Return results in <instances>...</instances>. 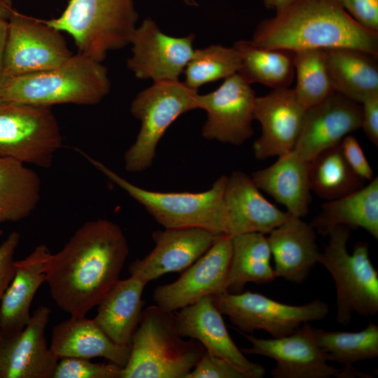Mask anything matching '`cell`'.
Instances as JSON below:
<instances>
[{
    "label": "cell",
    "instance_id": "obj_48",
    "mask_svg": "<svg viewBox=\"0 0 378 378\" xmlns=\"http://www.w3.org/2000/svg\"><path fill=\"white\" fill-rule=\"evenodd\" d=\"M2 234H3V232H2V230L0 229V237L1 236Z\"/></svg>",
    "mask_w": 378,
    "mask_h": 378
},
{
    "label": "cell",
    "instance_id": "obj_35",
    "mask_svg": "<svg viewBox=\"0 0 378 378\" xmlns=\"http://www.w3.org/2000/svg\"><path fill=\"white\" fill-rule=\"evenodd\" d=\"M239 68L240 57L233 46L215 44L195 49L183 71V83L190 88L198 90L204 84L237 74Z\"/></svg>",
    "mask_w": 378,
    "mask_h": 378
},
{
    "label": "cell",
    "instance_id": "obj_30",
    "mask_svg": "<svg viewBox=\"0 0 378 378\" xmlns=\"http://www.w3.org/2000/svg\"><path fill=\"white\" fill-rule=\"evenodd\" d=\"M38 174L16 160L0 156V224L29 216L40 201Z\"/></svg>",
    "mask_w": 378,
    "mask_h": 378
},
{
    "label": "cell",
    "instance_id": "obj_15",
    "mask_svg": "<svg viewBox=\"0 0 378 378\" xmlns=\"http://www.w3.org/2000/svg\"><path fill=\"white\" fill-rule=\"evenodd\" d=\"M231 255V237L219 234L211 248L178 279L155 288V304L174 312L204 297L225 292Z\"/></svg>",
    "mask_w": 378,
    "mask_h": 378
},
{
    "label": "cell",
    "instance_id": "obj_22",
    "mask_svg": "<svg viewBox=\"0 0 378 378\" xmlns=\"http://www.w3.org/2000/svg\"><path fill=\"white\" fill-rule=\"evenodd\" d=\"M267 237L275 263L276 277L302 283L318 262L320 251L315 229L301 218L289 214Z\"/></svg>",
    "mask_w": 378,
    "mask_h": 378
},
{
    "label": "cell",
    "instance_id": "obj_25",
    "mask_svg": "<svg viewBox=\"0 0 378 378\" xmlns=\"http://www.w3.org/2000/svg\"><path fill=\"white\" fill-rule=\"evenodd\" d=\"M251 177L259 190L284 205L290 215L302 218L308 214L312 202L309 162L293 150Z\"/></svg>",
    "mask_w": 378,
    "mask_h": 378
},
{
    "label": "cell",
    "instance_id": "obj_46",
    "mask_svg": "<svg viewBox=\"0 0 378 378\" xmlns=\"http://www.w3.org/2000/svg\"><path fill=\"white\" fill-rule=\"evenodd\" d=\"M6 2L9 4L10 6H12V0H5Z\"/></svg>",
    "mask_w": 378,
    "mask_h": 378
},
{
    "label": "cell",
    "instance_id": "obj_9",
    "mask_svg": "<svg viewBox=\"0 0 378 378\" xmlns=\"http://www.w3.org/2000/svg\"><path fill=\"white\" fill-rule=\"evenodd\" d=\"M62 145L61 130L50 106L0 105V156L48 169Z\"/></svg>",
    "mask_w": 378,
    "mask_h": 378
},
{
    "label": "cell",
    "instance_id": "obj_5",
    "mask_svg": "<svg viewBox=\"0 0 378 378\" xmlns=\"http://www.w3.org/2000/svg\"><path fill=\"white\" fill-rule=\"evenodd\" d=\"M138 18L134 0H69L59 17L43 20L69 34L78 53L102 62L130 44Z\"/></svg>",
    "mask_w": 378,
    "mask_h": 378
},
{
    "label": "cell",
    "instance_id": "obj_32",
    "mask_svg": "<svg viewBox=\"0 0 378 378\" xmlns=\"http://www.w3.org/2000/svg\"><path fill=\"white\" fill-rule=\"evenodd\" d=\"M319 347L326 354L328 361L342 364L340 378L372 377L358 372L353 364L359 360L378 356V326L371 321L367 327L357 332L327 331L314 328Z\"/></svg>",
    "mask_w": 378,
    "mask_h": 378
},
{
    "label": "cell",
    "instance_id": "obj_4",
    "mask_svg": "<svg viewBox=\"0 0 378 378\" xmlns=\"http://www.w3.org/2000/svg\"><path fill=\"white\" fill-rule=\"evenodd\" d=\"M120 378H186L205 353L177 332L174 312L152 305L143 312Z\"/></svg>",
    "mask_w": 378,
    "mask_h": 378
},
{
    "label": "cell",
    "instance_id": "obj_16",
    "mask_svg": "<svg viewBox=\"0 0 378 378\" xmlns=\"http://www.w3.org/2000/svg\"><path fill=\"white\" fill-rule=\"evenodd\" d=\"M49 307H38L18 332L0 331V378H53L58 359L48 346Z\"/></svg>",
    "mask_w": 378,
    "mask_h": 378
},
{
    "label": "cell",
    "instance_id": "obj_31",
    "mask_svg": "<svg viewBox=\"0 0 378 378\" xmlns=\"http://www.w3.org/2000/svg\"><path fill=\"white\" fill-rule=\"evenodd\" d=\"M233 47L240 57L237 74L246 82L261 83L272 89L290 87L295 74L293 51L261 48L251 40L237 41Z\"/></svg>",
    "mask_w": 378,
    "mask_h": 378
},
{
    "label": "cell",
    "instance_id": "obj_18",
    "mask_svg": "<svg viewBox=\"0 0 378 378\" xmlns=\"http://www.w3.org/2000/svg\"><path fill=\"white\" fill-rule=\"evenodd\" d=\"M218 235L197 227L154 231L153 249L130 265V275L148 284L165 274L183 272L211 248Z\"/></svg>",
    "mask_w": 378,
    "mask_h": 378
},
{
    "label": "cell",
    "instance_id": "obj_23",
    "mask_svg": "<svg viewBox=\"0 0 378 378\" xmlns=\"http://www.w3.org/2000/svg\"><path fill=\"white\" fill-rule=\"evenodd\" d=\"M50 349L58 360L102 357L123 368L129 360L131 345L114 342L94 319L71 316L53 328Z\"/></svg>",
    "mask_w": 378,
    "mask_h": 378
},
{
    "label": "cell",
    "instance_id": "obj_19",
    "mask_svg": "<svg viewBox=\"0 0 378 378\" xmlns=\"http://www.w3.org/2000/svg\"><path fill=\"white\" fill-rule=\"evenodd\" d=\"M361 123L360 104L334 92L307 109L293 151L309 162L321 151L340 144L344 136L361 128Z\"/></svg>",
    "mask_w": 378,
    "mask_h": 378
},
{
    "label": "cell",
    "instance_id": "obj_26",
    "mask_svg": "<svg viewBox=\"0 0 378 378\" xmlns=\"http://www.w3.org/2000/svg\"><path fill=\"white\" fill-rule=\"evenodd\" d=\"M147 283L130 275L119 279L97 305L93 318L114 342L130 345L142 315V294Z\"/></svg>",
    "mask_w": 378,
    "mask_h": 378
},
{
    "label": "cell",
    "instance_id": "obj_12",
    "mask_svg": "<svg viewBox=\"0 0 378 378\" xmlns=\"http://www.w3.org/2000/svg\"><path fill=\"white\" fill-rule=\"evenodd\" d=\"M255 93L237 73L215 90L199 94L198 109L206 112L202 136L208 140L240 146L254 134L252 122Z\"/></svg>",
    "mask_w": 378,
    "mask_h": 378
},
{
    "label": "cell",
    "instance_id": "obj_34",
    "mask_svg": "<svg viewBox=\"0 0 378 378\" xmlns=\"http://www.w3.org/2000/svg\"><path fill=\"white\" fill-rule=\"evenodd\" d=\"M293 52L297 81L293 89L300 104L308 109L335 92L328 76L325 50L303 49Z\"/></svg>",
    "mask_w": 378,
    "mask_h": 378
},
{
    "label": "cell",
    "instance_id": "obj_38",
    "mask_svg": "<svg viewBox=\"0 0 378 378\" xmlns=\"http://www.w3.org/2000/svg\"><path fill=\"white\" fill-rule=\"evenodd\" d=\"M343 155L351 169L365 181L373 178V170L355 136L348 134L340 142Z\"/></svg>",
    "mask_w": 378,
    "mask_h": 378
},
{
    "label": "cell",
    "instance_id": "obj_42",
    "mask_svg": "<svg viewBox=\"0 0 378 378\" xmlns=\"http://www.w3.org/2000/svg\"><path fill=\"white\" fill-rule=\"evenodd\" d=\"M8 20L0 18V87L6 78L4 75V55L7 36Z\"/></svg>",
    "mask_w": 378,
    "mask_h": 378
},
{
    "label": "cell",
    "instance_id": "obj_41",
    "mask_svg": "<svg viewBox=\"0 0 378 378\" xmlns=\"http://www.w3.org/2000/svg\"><path fill=\"white\" fill-rule=\"evenodd\" d=\"M362 123L365 134L376 146H378V93H375L361 104Z\"/></svg>",
    "mask_w": 378,
    "mask_h": 378
},
{
    "label": "cell",
    "instance_id": "obj_27",
    "mask_svg": "<svg viewBox=\"0 0 378 378\" xmlns=\"http://www.w3.org/2000/svg\"><path fill=\"white\" fill-rule=\"evenodd\" d=\"M324 50L328 76L335 92L359 104L378 93V55L351 48Z\"/></svg>",
    "mask_w": 378,
    "mask_h": 378
},
{
    "label": "cell",
    "instance_id": "obj_24",
    "mask_svg": "<svg viewBox=\"0 0 378 378\" xmlns=\"http://www.w3.org/2000/svg\"><path fill=\"white\" fill-rule=\"evenodd\" d=\"M50 254L49 248L40 244L25 258L15 261L14 276L0 302V331L18 332L29 322L31 302L46 280V264Z\"/></svg>",
    "mask_w": 378,
    "mask_h": 378
},
{
    "label": "cell",
    "instance_id": "obj_43",
    "mask_svg": "<svg viewBox=\"0 0 378 378\" xmlns=\"http://www.w3.org/2000/svg\"><path fill=\"white\" fill-rule=\"evenodd\" d=\"M294 0H263L264 4L268 9L275 10L276 13L283 10Z\"/></svg>",
    "mask_w": 378,
    "mask_h": 378
},
{
    "label": "cell",
    "instance_id": "obj_47",
    "mask_svg": "<svg viewBox=\"0 0 378 378\" xmlns=\"http://www.w3.org/2000/svg\"><path fill=\"white\" fill-rule=\"evenodd\" d=\"M4 102H3L2 100V97H1V91H0V105L4 104Z\"/></svg>",
    "mask_w": 378,
    "mask_h": 378
},
{
    "label": "cell",
    "instance_id": "obj_10",
    "mask_svg": "<svg viewBox=\"0 0 378 378\" xmlns=\"http://www.w3.org/2000/svg\"><path fill=\"white\" fill-rule=\"evenodd\" d=\"M211 297L216 309L241 332L264 330L272 338L290 335L305 323L324 319L329 313L328 304L318 299L290 305L249 290L223 292Z\"/></svg>",
    "mask_w": 378,
    "mask_h": 378
},
{
    "label": "cell",
    "instance_id": "obj_33",
    "mask_svg": "<svg viewBox=\"0 0 378 378\" xmlns=\"http://www.w3.org/2000/svg\"><path fill=\"white\" fill-rule=\"evenodd\" d=\"M311 190L328 200L354 192L364 186L346 161L340 144L325 149L309 162Z\"/></svg>",
    "mask_w": 378,
    "mask_h": 378
},
{
    "label": "cell",
    "instance_id": "obj_13",
    "mask_svg": "<svg viewBox=\"0 0 378 378\" xmlns=\"http://www.w3.org/2000/svg\"><path fill=\"white\" fill-rule=\"evenodd\" d=\"M251 344L242 348L245 354L272 358L276 366L270 374L274 378L340 377L342 370L328 364L326 354L319 347L312 328L305 323L294 332L279 338L261 339L241 332Z\"/></svg>",
    "mask_w": 378,
    "mask_h": 378
},
{
    "label": "cell",
    "instance_id": "obj_36",
    "mask_svg": "<svg viewBox=\"0 0 378 378\" xmlns=\"http://www.w3.org/2000/svg\"><path fill=\"white\" fill-rule=\"evenodd\" d=\"M122 369L112 363H96L87 358H63L58 360L53 378H120Z\"/></svg>",
    "mask_w": 378,
    "mask_h": 378
},
{
    "label": "cell",
    "instance_id": "obj_11",
    "mask_svg": "<svg viewBox=\"0 0 378 378\" xmlns=\"http://www.w3.org/2000/svg\"><path fill=\"white\" fill-rule=\"evenodd\" d=\"M74 54L60 31L15 10L8 20L4 55L5 78L60 66Z\"/></svg>",
    "mask_w": 378,
    "mask_h": 378
},
{
    "label": "cell",
    "instance_id": "obj_40",
    "mask_svg": "<svg viewBox=\"0 0 378 378\" xmlns=\"http://www.w3.org/2000/svg\"><path fill=\"white\" fill-rule=\"evenodd\" d=\"M20 240V233L13 231L0 245V302L15 274L14 254Z\"/></svg>",
    "mask_w": 378,
    "mask_h": 378
},
{
    "label": "cell",
    "instance_id": "obj_7",
    "mask_svg": "<svg viewBox=\"0 0 378 378\" xmlns=\"http://www.w3.org/2000/svg\"><path fill=\"white\" fill-rule=\"evenodd\" d=\"M351 230L343 225L334 227L318 260L332 276L336 288V319L344 325L349 323L353 312L365 317L378 312V271L370 260L368 243L358 242L353 253L348 252Z\"/></svg>",
    "mask_w": 378,
    "mask_h": 378
},
{
    "label": "cell",
    "instance_id": "obj_29",
    "mask_svg": "<svg viewBox=\"0 0 378 378\" xmlns=\"http://www.w3.org/2000/svg\"><path fill=\"white\" fill-rule=\"evenodd\" d=\"M232 255L224 285L225 292L239 293L249 282L265 284L276 276L271 266L267 237L259 232L231 237Z\"/></svg>",
    "mask_w": 378,
    "mask_h": 378
},
{
    "label": "cell",
    "instance_id": "obj_28",
    "mask_svg": "<svg viewBox=\"0 0 378 378\" xmlns=\"http://www.w3.org/2000/svg\"><path fill=\"white\" fill-rule=\"evenodd\" d=\"M323 236L336 225L363 228L378 239V178L360 189L344 197L328 200L310 223Z\"/></svg>",
    "mask_w": 378,
    "mask_h": 378
},
{
    "label": "cell",
    "instance_id": "obj_14",
    "mask_svg": "<svg viewBox=\"0 0 378 378\" xmlns=\"http://www.w3.org/2000/svg\"><path fill=\"white\" fill-rule=\"evenodd\" d=\"M194 34L176 37L162 32L150 17L135 28L127 68L139 79L178 80L192 57Z\"/></svg>",
    "mask_w": 378,
    "mask_h": 378
},
{
    "label": "cell",
    "instance_id": "obj_1",
    "mask_svg": "<svg viewBox=\"0 0 378 378\" xmlns=\"http://www.w3.org/2000/svg\"><path fill=\"white\" fill-rule=\"evenodd\" d=\"M129 251L118 224L85 222L46 261L45 281L56 304L71 316H85L120 279Z\"/></svg>",
    "mask_w": 378,
    "mask_h": 378
},
{
    "label": "cell",
    "instance_id": "obj_2",
    "mask_svg": "<svg viewBox=\"0 0 378 378\" xmlns=\"http://www.w3.org/2000/svg\"><path fill=\"white\" fill-rule=\"evenodd\" d=\"M251 41L268 49L351 48L378 55V32L357 22L339 0H294L261 21Z\"/></svg>",
    "mask_w": 378,
    "mask_h": 378
},
{
    "label": "cell",
    "instance_id": "obj_45",
    "mask_svg": "<svg viewBox=\"0 0 378 378\" xmlns=\"http://www.w3.org/2000/svg\"><path fill=\"white\" fill-rule=\"evenodd\" d=\"M182 1L188 6L195 7L198 6V3L196 0H182Z\"/></svg>",
    "mask_w": 378,
    "mask_h": 378
},
{
    "label": "cell",
    "instance_id": "obj_44",
    "mask_svg": "<svg viewBox=\"0 0 378 378\" xmlns=\"http://www.w3.org/2000/svg\"><path fill=\"white\" fill-rule=\"evenodd\" d=\"M15 10L5 0H0V18L8 20Z\"/></svg>",
    "mask_w": 378,
    "mask_h": 378
},
{
    "label": "cell",
    "instance_id": "obj_3",
    "mask_svg": "<svg viewBox=\"0 0 378 378\" xmlns=\"http://www.w3.org/2000/svg\"><path fill=\"white\" fill-rule=\"evenodd\" d=\"M110 89L106 67L78 52L55 68L6 78L0 87L4 103L50 107L62 104L95 105Z\"/></svg>",
    "mask_w": 378,
    "mask_h": 378
},
{
    "label": "cell",
    "instance_id": "obj_37",
    "mask_svg": "<svg viewBox=\"0 0 378 378\" xmlns=\"http://www.w3.org/2000/svg\"><path fill=\"white\" fill-rule=\"evenodd\" d=\"M186 378H246L227 360L206 351Z\"/></svg>",
    "mask_w": 378,
    "mask_h": 378
},
{
    "label": "cell",
    "instance_id": "obj_17",
    "mask_svg": "<svg viewBox=\"0 0 378 378\" xmlns=\"http://www.w3.org/2000/svg\"><path fill=\"white\" fill-rule=\"evenodd\" d=\"M307 109L290 88L273 89L256 97L253 116L261 125V135L253 145L256 159L281 157L291 152L300 136Z\"/></svg>",
    "mask_w": 378,
    "mask_h": 378
},
{
    "label": "cell",
    "instance_id": "obj_6",
    "mask_svg": "<svg viewBox=\"0 0 378 378\" xmlns=\"http://www.w3.org/2000/svg\"><path fill=\"white\" fill-rule=\"evenodd\" d=\"M108 180L142 205L164 228L197 227L223 234V195L227 176L218 178L205 191L159 192L140 188L101 162L80 151Z\"/></svg>",
    "mask_w": 378,
    "mask_h": 378
},
{
    "label": "cell",
    "instance_id": "obj_20",
    "mask_svg": "<svg viewBox=\"0 0 378 378\" xmlns=\"http://www.w3.org/2000/svg\"><path fill=\"white\" fill-rule=\"evenodd\" d=\"M174 316L177 332L182 337L197 340L208 353L227 360L246 378L264 377L265 368L248 360L230 337L211 296L178 309Z\"/></svg>",
    "mask_w": 378,
    "mask_h": 378
},
{
    "label": "cell",
    "instance_id": "obj_39",
    "mask_svg": "<svg viewBox=\"0 0 378 378\" xmlns=\"http://www.w3.org/2000/svg\"><path fill=\"white\" fill-rule=\"evenodd\" d=\"M343 8L360 25L378 32V0H339Z\"/></svg>",
    "mask_w": 378,
    "mask_h": 378
},
{
    "label": "cell",
    "instance_id": "obj_21",
    "mask_svg": "<svg viewBox=\"0 0 378 378\" xmlns=\"http://www.w3.org/2000/svg\"><path fill=\"white\" fill-rule=\"evenodd\" d=\"M288 216L287 211L270 202L246 173L236 171L227 176L223 195V234H269Z\"/></svg>",
    "mask_w": 378,
    "mask_h": 378
},
{
    "label": "cell",
    "instance_id": "obj_8",
    "mask_svg": "<svg viewBox=\"0 0 378 378\" xmlns=\"http://www.w3.org/2000/svg\"><path fill=\"white\" fill-rule=\"evenodd\" d=\"M197 92L178 80L154 82L136 94L130 111L141 121V128L125 153V170L137 173L151 167L158 142L169 127L182 114L198 109Z\"/></svg>",
    "mask_w": 378,
    "mask_h": 378
}]
</instances>
